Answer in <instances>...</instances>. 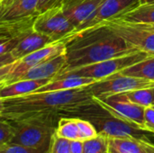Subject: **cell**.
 I'll list each match as a JSON object with an SVG mask.
<instances>
[{
	"label": "cell",
	"instance_id": "cell-2",
	"mask_svg": "<svg viewBox=\"0 0 154 153\" xmlns=\"http://www.w3.org/2000/svg\"><path fill=\"white\" fill-rule=\"evenodd\" d=\"M136 51L139 50L116 34L108 25L100 23L74 32L67 38V62L60 74Z\"/></svg>",
	"mask_w": 154,
	"mask_h": 153
},
{
	"label": "cell",
	"instance_id": "cell-32",
	"mask_svg": "<svg viewBox=\"0 0 154 153\" xmlns=\"http://www.w3.org/2000/svg\"><path fill=\"white\" fill-rule=\"evenodd\" d=\"M70 151L71 153H83V142L70 141Z\"/></svg>",
	"mask_w": 154,
	"mask_h": 153
},
{
	"label": "cell",
	"instance_id": "cell-36",
	"mask_svg": "<svg viewBox=\"0 0 154 153\" xmlns=\"http://www.w3.org/2000/svg\"><path fill=\"white\" fill-rule=\"evenodd\" d=\"M5 108V105H4V99L0 98V115L2 114V112L4 111Z\"/></svg>",
	"mask_w": 154,
	"mask_h": 153
},
{
	"label": "cell",
	"instance_id": "cell-34",
	"mask_svg": "<svg viewBox=\"0 0 154 153\" xmlns=\"http://www.w3.org/2000/svg\"><path fill=\"white\" fill-rule=\"evenodd\" d=\"M134 25H137V26H139L141 28H143V29L150 30V31L154 32V23H139V24H134Z\"/></svg>",
	"mask_w": 154,
	"mask_h": 153
},
{
	"label": "cell",
	"instance_id": "cell-37",
	"mask_svg": "<svg viewBox=\"0 0 154 153\" xmlns=\"http://www.w3.org/2000/svg\"><path fill=\"white\" fill-rule=\"evenodd\" d=\"M2 10H3V3H0V14H1Z\"/></svg>",
	"mask_w": 154,
	"mask_h": 153
},
{
	"label": "cell",
	"instance_id": "cell-20",
	"mask_svg": "<svg viewBox=\"0 0 154 153\" xmlns=\"http://www.w3.org/2000/svg\"><path fill=\"white\" fill-rule=\"evenodd\" d=\"M35 17L19 21L0 22V41L12 39L32 31Z\"/></svg>",
	"mask_w": 154,
	"mask_h": 153
},
{
	"label": "cell",
	"instance_id": "cell-8",
	"mask_svg": "<svg viewBox=\"0 0 154 153\" xmlns=\"http://www.w3.org/2000/svg\"><path fill=\"white\" fill-rule=\"evenodd\" d=\"M66 42H67V38L58 41H54L23 57V59L19 60H15V63L12 70L3 80L4 85H8V84L20 80V78L24 75V73L31 68L47 60H50L58 55L65 53Z\"/></svg>",
	"mask_w": 154,
	"mask_h": 153
},
{
	"label": "cell",
	"instance_id": "cell-23",
	"mask_svg": "<svg viewBox=\"0 0 154 153\" xmlns=\"http://www.w3.org/2000/svg\"><path fill=\"white\" fill-rule=\"evenodd\" d=\"M109 151V139L98 133L96 137L83 142V153H107Z\"/></svg>",
	"mask_w": 154,
	"mask_h": 153
},
{
	"label": "cell",
	"instance_id": "cell-27",
	"mask_svg": "<svg viewBox=\"0 0 154 153\" xmlns=\"http://www.w3.org/2000/svg\"><path fill=\"white\" fill-rule=\"evenodd\" d=\"M0 153H49V150L32 149L14 143H7L0 146Z\"/></svg>",
	"mask_w": 154,
	"mask_h": 153
},
{
	"label": "cell",
	"instance_id": "cell-44",
	"mask_svg": "<svg viewBox=\"0 0 154 153\" xmlns=\"http://www.w3.org/2000/svg\"><path fill=\"white\" fill-rule=\"evenodd\" d=\"M152 106H154V104H153V105H152Z\"/></svg>",
	"mask_w": 154,
	"mask_h": 153
},
{
	"label": "cell",
	"instance_id": "cell-9",
	"mask_svg": "<svg viewBox=\"0 0 154 153\" xmlns=\"http://www.w3.org/2000/svg\"><path fill=\"white\" fill-rule=\"evenodd\" d=\"M102 23L108 25L116 34L139 50L149 56H154V32L114 20H108Z\"/></svg>",
	"mask_w": 154,
	"mask_h": 153
},
{
	"label": "cell",
	"instance_id": "cell-12",
	"mask_svg": "<svg viewBox=\"0 0 154 153\" xmlns=\"http://www.w3.org/2000/svg\"><path fill=\"white\" fill-rule=\"evenodd\" d=\"M66 62L65 53L58 55L31 68L20 80H49L51 82L62 71L66 66Z\"/></svg>",
	"mask_w": 154,
	"mask_h": 153
},
{
	"label": "cell",
	"instance_id": "cell-41",
	"mask_svg": "<svg viewBox=\"0 0 154 153\" xmlns=\"http://www.w3.org/2000/svg\"><path fill=\"white\" fill-rule=\"evenodd\" d=\"M3 1H4V0H1V3H2V2H3Z\"/></svg>",
	"mask_w": 154,
	"mask_h": 153
},
{
	"label": "cell",
	"instance_id": "cell-6",
	"mask_svg": "<svg viewBox=\"0 0 154 153\" xmlns=\"http://www.w3.org/2000/svg\"><path fill=\"white\" fill-rule=\"evenodd\" d=\"M32 30L57 41L73 34L76 27L64 14L62 7L57 6L37 14L33 21Z\"/></svg>",
	"mask_w": 154,
	"mask_h": 153
},
{
	"label": "cell",
	"instance_id": "cell-40",
	"mask_svg": "<svg viewBox=\"0 0 154 153\" xmlns=\"http://www.w3.org/2000/svg\"><path fill=\"white\" fill-rule=\"evenodd\" d=\"M152 107H153V108H154V106H152Z\"/></svg>",
	"mask_w": 154,
	"mask_h": 153
},
{
	"label": "cell",
	"instance_id": "cell-42",
	"mask_svg": "<svg viewBox=\"0 0 154 153\" xmlns=\"http://www.w3.org/2000/svg\"><path fill=\"white\" fill-rule=\"evenodd\" d=\"M0 146H2V144H0Z\"/></svg>",
	"mask_w": 154,
	"mask_h": 153
},
{
	"label": "cell",
	"instance_id": "cell-28",
	"mask_svg": "<svg viewBox=\"0 0 154 153\" xmlns=\"http://www.w3.org/2000/svg\"><path fill=\"white\" fill-rule=\"evenodd\" d=\"M14 134V127L13 124L0 117V144L10 143Z\"/></svg>",
	"mask_w": 154,
	"mask_h": 153
},
{
	"label": "cell",
	"instance_id": "cell-1",
	"mask_svg": "<svg viewBox=\"0 0 154 153\" xmlns=\"http://www.w3.org/2000/svg\"><path fill=\"white\" fill-rule=\"evenodd\" d=\"M5 108L0 117L9 122L33 119H53L79 113L95 106L94 96L88 87L31 93L4 99Z\"/></svg>",
	"mask_w": 154,
	"mask_h": 153
},
{
	"label": "cell",
	"instance_id": "cell-31",
	"mask_svg": "<svg viewBox=\"0 0 154 153\" xmlns=\"http://www.w3.org/2000/svg\"><path fill=\"white\" fill-rule=\"evenodd\" d=\"M144 132L154 133V108L146 107L144 115Z\"/></svg>",
	"mask_w": 154,
	"mask_h": 153
},
{
	"label": "cell",
	"instance_id": "cell-5",
	"mask_svg": "<svg viewBox=\"0 0 154 153\" xmlns=\"http://www.w3.org/2000/svg\"><path fill=\"white\" fill-rule=\"evenodd\" d=\"M149 55L147 53L139 50L128 55L108 59L97 63H94V64H90V65H87L84 67L69 70L67 72L58 75L53 79L62 78L65 76H78V77L91 78L98 81L122 71L123 69L144 60Z\"/></svg>",
	"mask_w": 154,
	"mask_h": 153
},
{
	"label": "cell",
	"instance_id": "cell-22",
	"mask_svg": "<svg viewBox=\"0 0 154 153\" xmlns=\"http://www.w3.org/2000/svg\"><path fill=\"white\" fill-rule=\"evenodd\" d=\"M54 133L58 137L64 138L69 141H80L77 118L60 117L57 123Z\"/></svg>",
	"mask_w": 154,
	"mask_h": 153
},
{
	"label": "cell",
	"instance_id": "cell-33",
	"mask_svg": "<svg viewBox=\"0 0 154 153\" xmlns=\"http://www.w3.org/2000/svg\"><path fill=\"white\" fill-rule=\"evenodd\" d=\"M15 60H14V58L12 57L11 53H7L5 55L0 56V66L2 65H5V64H9L12 62H14Z\"/></svg>",
	"mask_w": 154,
	"mask_h": 153
},
{
	"label": "cell",
	"instance_id": "cell-24",
	"mask_svg": "<svg viewBox=\"0 0 154 153\" xmlns=\"http://www.w3.org/2000/svg\"><path fill=\"white\" fill-rule=\"evenodd\" d=\"M125 95L132 102L144 107H150L154 104V87L129 91Z\"/></svg>",
	"mask_w": 154,
	"mask_h": 153
},
{
	"label": "cell",
	"instance_id": "cell-11",
	"mask_svg": "<svg viewBox=\"0 0 154 153\" xmlns=\"http://www.w3.org/2000/svg\"><path fill=\"white\" fill-rule=\"evenodd\" d=\"M138 5H140L139 0H103L93 14L76 30L75 32L114 19Z\"/></svg>",
	"mask_w": 154,
	"mask_h": 153
},
{
	"label": "cell",
	"instance_id": "cell-39",
	"mask_svg": "<svg viewBox=\"0 0 154 153\" xmlns=\"http://www.w3.org/2000/svg\"><path fill=\"white\" fill-rule=\"evenodd\" d=\"M107 153H112V151H111L109 150V151H108V152H107Z\"/></svg>",
	"mask_w": 154,
	"mask_h": 153
},
{
	"label": "cell",
	"instance_id": "cell-14",
	"mask_svg": "<svg viewBox=\"0 0 154 153\" xmlns=\"http://www.w3.org/2000/svg\"><path fill=\"white\" fill-rule=\"evenodd\" d=\"M102 1L103 0H64L61 7L64 14L77 30L93 14Z\"/></svg>",
	"mask_w": 154,
	"mask_h": 153
},
{
	"label": "cell",
	"instance_id": "cell-3",
	"mask_svg": "<svg viewBox=\"0 0 154 153\" xmlns=\"http://www.w3.org/2000/svg\"><path fill=\"white\" fill-rule=\"evenodd\" d=\"M57 123L58 121L53 119H33L12 123L14 134L10 143L32 149L49 150Z\"/></svg>",
	"mask_w": 154,
	"mask_h": 153
},
{
	"label": "cell",
	"instance_id": "cell-16",
	"mask_svg": "<svg viewBox=\"0 0 154 153\" xmlns=\"http://www.w3.org/2000/svg\"><path fill=\"white\" fill-rule=\"evenodd\" d=\"M95 82H97V80L91 78L78 77V76H65V77L51 80V82L42 86V87H40L33 93L74 89V88L90 86L94 84Z\"/></svg>",
	"mask_w": 154,
	"mask_h": 153
},
{
	"label": "cell",
	"instance_id": "cell-4",
	"mask_svg": "<svg viewBox=\"0 0 154 153\" xmlns=\"http://www.w3.org/2000/svg\"><path fill=\"white\" fill-rule=\"evenodd\" d=\"M95 103L109 115L124 121L134 127L144 131L146 107L132 102L125 93L115 94L106 97H94Z\"/></svg>",
	"mask_w": 154,
	"mask_h": 153
},
{
	"label": "cell",
	"instance_id": "cell-26",
	"mask_svg": "<svg viewBox=\"0 0 154 153\" xmlns=\"http://www.w3.org/2000/svg\"><path fill=\"white\" fill-rule=\"evenodd\" d=\"M49 153H71L70 141L58 137L54 133L51 138Z\"/></svg>",
	"mask_w": 154,
	"mask_h": 153
},
{
	"label": "cell",
	"instance_id": "cell-13",
	"mask_svg": "<svg viewBox=\"0 0 154 153\" xmlns=\"http://www.w3.org/2000/svg\"><path fill=\"white\" fill-rule=\"evenodd\" d=\"M0 22L19 21L35 17L38 0H4Z\"/></svg>",
	"mask_w": 154,
	"mask_h": 153
},
{
	"label": "cell",
	"instance_id": "cell-15",
	"mask_svg": "<svg viewBox=\"0 0 154 153\" xmlns=\"http://www.w3.org/2000/svg\"><path fill=\"white\" fill-rule=\"evenodd\" d=\"M51 37L35 32L33 30L26 32L11 50V55L14 60H19L23 57L45 47L46 45L54 42Z\"/></svg>",
	"mask_w": 154,
	"mask_h": 153
},
{
	"label": "cell",
	"instance_id": "cell-43",
	"mask_svg": "<svg viewBox=\"0 0 154 153\" xmlns=\"http://www.w3.org/2000/svg\"><path fill=\"white\" fill-rule=\"evenodd\" d=\"M0 3H1V0H0Z\"/></svg>",
	"mask_w": 154,
	"mask_h": 153
},
{
	"label": "cell",
	"instance_id": "cell-30",
	"mask_svg": "<svg viewBox=\"0 0 154 153\" xmlns=\"http://www.w3.org/2000/svg\"><path fill=\"white\" fill-rule=\"evenodd\" d=\"M64 0H38L37 5V12L38 14L43 13L49 9L61 6Z\"/></svg>",
	"mask_w": 154,
	"mask_h": 153
},
{
	"label": "cell",
	"instance_id": "cell-17",
	"mask_svg": "<svg viewBox=\"0 0 154 153\" xmlns=\"http://www.w3.org/2000/svg\"><path fill=\"white\" fill-rule=\"evenodd\" d=\"M49 80H19L5 85L0 87V98L5 99L33 93L42 86L48 84Z\"/></svg>",
	"mask_w": 154,
	"mask_h": 153
},
{
	"label": "cell",
	"instance_id": "cell-10",
	"mask_svg": "<svg viewBox=\"0 0 154 153\" xmlns=\"http://www.w3.org/2000/svg\"><path fill=\"white\" fill-rule=\"evenodd\" d=\"M90 122L95 125L98 133L104 134L108 139H138L149 141L143 133L144 131L139 130L133 125L111 115L110 117H93Z\"/></svg>",
	"mask_w": 154,
	"mask_h": 153
},
{
	"label": "cell",
	"instance_id": "cell-35",
	"mask_svg": "<svg viewBox=\"0 0 154 153\" xmlns=\"http://www.w3.org/2000/svg\"><path fill=\"white\" fill-rule=\"evenodd\" d=\"M140 5H144V4H154V0H139Z\"/></svg>",
	"mask_w": 154,
	"mask_h": 153
},
{
	"label": "cell",
	"instance_id": "cell-25",
	"mask_svg": "<svg viewBox=\"0 0 154 153\" xmlns=\"http://www.w3.org/2000/svg\"><path fill=\"white\" fill-rule=\"evenodd\" d=\"M77 122H78V126L79 130V137H80L81 142L92 139L98 134L97 128L90 121H88L82 118H77Z\"/></svg>",
	"mask_w": 154,
	"mask_h": 153
},
{
	"label": "cell",
	"instance_id": "cell-18",
	"mask_svg": "<svg viewBox=\"0 0 154 153\" xmlns=\"http://www.w3.org/2000/svg\"><path fill=\"white\" fill-rule=\"evenodd\" d=\"M111 20L131 24L154 23V4L138 5Z\"/></svg>",
	"mask_w": 154,
	"mask_h": 153
},
{
	"label": "cell",
	"instance_id": "cell-38",
	"mask_svg": "<svg viewBox=\"0 0 154 153\" xmlns=\"http://www.w3.org/2000/svg\"><path fill=\"white\" fill-rule=\"evenodd\" d=\"M109 150L112 151V153H119V152H117V151H116L115 150H113V149H111V148H109Z\"/></svg>",
	"mask_w": 154,
	"mask_h": 153
},
{
	"label": "cell",
	"instance_id": "cell-29",
	"mask_svg": "<svg viewBox=\"0 0 154 153\" xmlns=\"http://www.w3.org/2000/svg\"><path fill=\"white\" fill-rule=\"evenodd\" d=\"M25 33L21 34V35L16 36V37H14L12 39H9V40H5V41H0V56H3V55H5L7 53H10L11 50L18 43V41H20V39Z\"/></svg>",
	"mask_w": 154,
	"mask_h": 153
},
{
	"label": "cell",
	"instance_id": "cell-7",
	"mask_svg": "<svg viewBox=\"0 0 154 153\" xmlns=\"http://www.w3.org/2000/svg\"><path fill=\"white\" fill-rule=\"evenodd\" d=\"M94 97H106L115 94L154 87V80L124 76L119 72L88 86Z\"/></svg>",
	"mask_w": 154,
	"mask_h": 153
},
{
	"label": "cell",
	"instance_id": "cell-21",
	"mask_svg": "<svg viewBox=\"0 0 154 153\" xmlns=\"http://www.w3.org/2000/svg\"><path fill=\"white\" fill-rule=\"evenodd\" d=\"M121 75L154 80V56H148L144 60L123 69Z\"/></svg>",
	"mask_w": 154,
	"mask_h": 153
},
{
	"label": "cell",
	"instance_id": "cell-19",
	"mask_svg": "<svg viewBox=\"0 0 154 153\" xmlns=\"http://www.w3.org/2000/svg\"><path fill=\"white\" fill-rule=\"evenodd\" d=\"M109 148L119 153H154V144L138 139H109Z\"/></svg>",
	"mask_w": 154,
	"mask_h": 153
}]
</instances>
